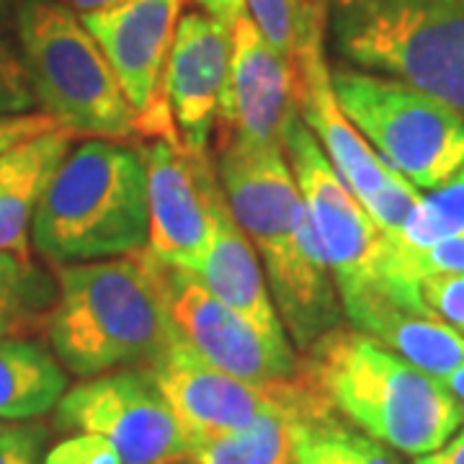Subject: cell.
Instances as JSON below:
<instances>
[{
    "label": "cell",
    "mask_w": 464,
    "mask_h": 464,
    "mask_svg": "<svg viewBox=\"0 0 464 464\" xmlns=\"http://www.w3.org/2000/svg\"><path fill=\"white\" fill-rule=\"evenodd\" d=\"M215 170L235 222L261 253L284 331L304 351L341 325L343 304L286 152L222 145Z\"/></svg>",
    "instance_id": "6da1fadb"
},
{
    "label": "cell",
    "mask_w": 464,
    "mask_h": 464,
    "mask_svg": "<svg viewBox=\"0 0 464 464\" xmlns=\"http://www.w3.org/2000/svg\"><path fill=\"white\" fill-rule=\"evenodd\" d=\"M299 372L351 426L411 457L441 449L464 426V402L444 382L356 328L320 335Z\"/></svg>",
    "instance_id": "7a4b0ae2"
},
{
    "label": "cell",
    "mask_w": 464,
    "mask_h": 464,
    "mask_svg": "<svg viewBox=\"0 0 464 464\" xmlns=\"http://www.w3.org/2000/svg\"><path fill=\"white\" fill-rule=\"evenodd\" d=\"M47 317L54 356L78 377L152 364L176 338L148 250L114 261L57 266Z\"/></svg>",
    "instance_id": "3957f363"
},
{
    "label": "cell",
    "mask_w": 464,
    "mask_h": 464,
    "mask_svg": "<svg viewBox=\"0 0 464 464\" xmlns=\"http://www.w3.org/2000/svg\"><path fill=\"white\" fill-rule=\"evenodd\" d=\"M148 170L140 148L88 140L70 150L32 219V243L52 264L121 258L148 246Z\"/></svg>",
    "instance_id": "277c9868"
},
{
    "label": "cell",
    "mask_w": 464,
    "mask_h": 464,
    "mask_svg": "<svg viewBox=\"0 0 464 464\" xmlns=\"http://www.w3.org/2000/svg\"><path fill=\"white\" fill-rule=\"evenodd\" d=\"M18 52L36 103L67 132L124 142L134 109L99 42L81 16L57 0H21Z\"/></svg>",
    "instance_id": "5b68a950"
},
{
    "label": "cell",
    "mask_w": 464,
    "mask_h": 464,
    "mask_svg": "<svg viewBox=\"0 0 464 464\" xmlns=\"http://www.w3.org/2000/svg\"><path fill=\"white\" fill-rule=\"evenodd\" d=\"M335 47L464 116V0H362L335 5Z\"/></svg>",
    "instance_id": "8992f818"
},
{
    "label": "cell",
    "mask_w": 464,
    "mask_h": 464,
    "mask_svg": "<svg viewBox=\"0 0 464 464\" xmlns=\"http://www.w3.org/2000/svg\"><path fill=\"white\" fill-rule=\"evenodd\" d=\"M338 106L387 166L431 191L464 166V116L398 78L333 67Z\"/></svg>",
    "instance_id": "52a82bcc"
},
{
    "label": "cell",
    "mask_w": 464,
    "mask_h": 464,
    "mask_svg": "<svg viewBox=\"0 0 464 464\" xmlns=\"http://www.w3.org/2000/svg\"><path fill=\"white\" fill-rule=\"evenodd\" d=\"M284 152L331 266L343 313H353L372 297H395L413 307H429L423 299L405 297L392 286L387 276L390 240L341 181L297 111L284 127Z\"/></svg>",
    "instance_id": "ba28073f"
},
{
    "label": "cell",
    "mask_w": 464,
    "mask_h": 464,
    "mask_svg": "<svg viewBox=\"0 0 464 464\" xmlns=\"http://www.w3.org/2000/svg\"><path fill=\"white\" fill-rule=\"evenodd\" d=\"M145 369L186 433L188 449L207 439L240 431L274 411L297 415L302 420L335 413L302 372L266 384L246 382L207 364L179 341V335Z\"/></svg>",
    "instance_id": "9c48e42d"
},
{
    "label": "cell",
    "mask_w": 464,
    "mask_h": 464,
    "mask_svg": "<svg viewBox=\"0 0 464 464\" xmlns=\"http://www.w3.org/2000/svg\"><path fill=\"white\" fill-rule=\"evenodd\" d=\"M297 114L315 134L331 166L374 219L384 237L398 240L408 215L420 199L413 183L382 160L362 132L338 106L331 83V67L323 54V42L310 44L297 57Z\"/></svg>",
    "instance_id": "30bf717a"
},
{
    "label": "cell",
    "mask_w": 464,
    "mask_h": 464,
    "mask_svg": "<svg viewBox=\"0 0 464 464\" xmlns=\"http://www.w3.org/2000/svg\"><path fill=\"white\" fill-rule=\"evenodd\" d=\"M63 429L103 436L121 464H183L188 439L148 369L88 377L57 402Z\"/></svg>",
    "instance_id": "8fae6325"
},
{
    "label": "cell",
    "mask_w": 464,
    "mask_h": 464,
    "mask_svg": "<svg viewBox=\"0 0 464 464\" xmlns=\"http://www.w3.org/2000/svg\"><path fill=\"white\" fill-rule=\"evenodd\" d=\"M160 289L179 341L207 364L246 382L289 380L299 372L295 348H276L212 295L199 274L158 261Z\"/></svg>",
    "instance_id": "7c38bea8"
},
{
    "label": "cell",
    "mask_w": 464,
    "mask_h": 464,
    "mask_svg": "<svg viewBox=\"0 0 464 464\" xmlns=\"http://www.w3.org/2000/svg\"><path fill=\"white\" fill-rule=\"evenodd\" d=\"M140 155L148 170V250L163 266L199 274L212 240L209 194L217 170L209 152H191L181 140H148Z\"/></svg>",
    "instance_id": "4fadbf2b"
},
{
    "label": "cell",
    "mask_w": 464,
    "mask_h": 464,
    "mask_svg": "<svg viewBox=\"0 0 464 464\" xmlns=\"http://www.w3.org/2000/svg\"><path fill=\"white\" fill-rule=\"evenodd\" d=\"M297 111V65L268 47L248 14L230 26V75L215 119V148H284Z\"/></svg>",
    "instance_id": "5bb4252c"
},
{
    "label": "cell",
    "mask_w": 464,
    "mask_h": 464,
    "mask_svg": "<svg viewBox=\"0 0 464 464\" xmlns=\"http://www.w3.org/2000/svg\"><path fill=\"white\" fill-rule=\"evenodd\" d=\"M230 75V26L191 11L179 18L160 91L179 140L191 152H209L219 101Z\"/></svg>",
    "instance_id": "9a60e30c"
},
{
    "label": "cell",
    "mask_w": 464,
    "mask_h": 464,
    "mask_svg": "<svg viewBox=\"0 0 464 464\" xmlns=\"http://www.w3.org/2000/svg\"><path fill=\"white\" fill-rule=\"evenodd\" d=\"M179 18L181 0H124L109 11L81 16L106 54L134 116L148 111L160 96Z\"/></svg>",
    "instance_id": "2e32d148"
},
{
    "label": "cell",
    "mask_w": 464,
    "mask_h": 464,
    "mask_svg": "<svg viewBox=\"0 0 464 464\" xmlns=\"http://www.w3.org/2000/svg\"><path fill=\"white\" fill-rule=\"evenodd\" d=\"M209 209H212V240L199 268V279L232 313H237L250 328L261 333L271 346L292 348L266 282L261 258L256 256L248 235L235 222L219 181L212 186Z\"/></svg>",
    "instance_id": "e0dca14e"
},
{
    "label": "cell",
    "mask_w": 464,
    "mask_h": 464,
    "mask_svg": "<svg viewBox=\"0 0 464 464\" xmlns=\"http://www.w3.org/2000/svg\"><path fill=\"white\" fill-rule=\"evenodd\" d=\"M346 317L356 331L372 335L382 346L395 351L439 382L464 366V335L444 323L431 307H413L395 297H374Z\"/></svg>",
    "instance_id": "ac0fdd59"
},
{
    "label": "cell",
    "mask_w": 464,
    "mask_h": 464,
    "mask_svg": "<svg viewBox=\"0 0 464 464\" xmlns=\"http://www.w3.org/2000/svg\"><path fill=\"white\" fill-rule=\"evenodd\" d=\"M67 392L60 359L21 335L0 338V418L32 420L50 413Z\"/></svg>",
    "instance_id": "d6986e66"
},
{
    "label": "cell",
    "mask_w": 464,
    "mask_h": 464,
    "mask_svg": "<svg viewBox=\"0 0 464 464\" xmlns=\"http://www.w3.org/2000/svg\"><path fill=\"white\" fill-rule=\"evenodd\" d=\"M75 134L65 127L32 140V152L16 176L0 186V253L32 261V219L47 183L65 160Z\"/></svg>",
    "instance_id": "ffe728a7"
},
{
    "label": "cell",
    "mask_w": 464,
    "mask_h": 464,
    "mask_svg": "<svg viewBox=\"0 0 464 464\" xmlns=\"http://www.w3.org/2000/svg\"><path fill=\"white\" fill-rule=\"evenodd\" d=\"M297 415L274 411L250 426L188 449L186 464H295L292 426Z\"/></svg>",
    "instance_id": "44dd1931"
},
{
    "label": "cell",
    "mask_w": 464,
    "mask_h": 464,
    "mask_svg": "<svg viewBox=\"0 0 464 464\" xmlns=\"http://www.w3.org/2000/svg\"><path fill=\"white\" fill-rule=\"evenodd\" d=\"M292 449L295 464H402L392 449L351 429L338 413L295 420Z\"/></svg>",
    "instance_id": "7402d4cb"
},
{
    "label": "cell",
    "mask_w": 464,
    "mask_h": 464,
    "mask_svg": "<svg viewBox=\"0 0 464 464\" xmlns=\"http://www.w3.org/2000/svg\"><path fill=\"white\" fill-rule=\"evenodd\" d=\"M57 299V279L34 261L0 253V338H14L47 325Z\"/></svg>",
    "instance_id": "603a6c76"
},
{
    "label": "cell",
    "mask_w": 464,
    "mask_h": 464,
    "mask_svg": "<svg viewBox=\"0 0 464 464\" xmlns=\"http://www.w3.org/2000/svg\"><path fill=\"white\" fill-rule=\"evenodd\" d=\"M246 11L268 47L292 63L310 44L323 42L325 5L317 0H246Z\"/></svg>",
    "instance_id": "cb8c5ba5"
},
{
    "label": "cell",
    "mask_w": 464,
    "mask_h": 464,
    "mask_svg": "<svg viewBox=\"0 0 464 464\" xmlns=\"http://www.w3.org/2000/svg\"><path fill=\"white\" fill-rule=\"evenodd\" d=\"M464 235V166L441 186L431 188L429 197H420L408 215L398 240H390L405 250H426Z\"/></svg>",
    "instance_id": "d4e9b609"
},
{
    "label": "cell",
    "mask_w": 464,
    "mask_h": 464,
    "mask_svg": "<svg viewBox=\"0 0 464 464\" xmlns=\"http://www.w3.org/2000/svg\"><path fill=\"white\" fill-rule=\"evenodd\" d=\"M431 274H464V235L426 250H405L390 243L387 276L405 295H420V279Z\"/></svg>",
    "instance_id": "484cf974"
},
{
    "label": "cell",
    "mask_w": 464,
    "mask_h": 464,
    "mask_svg": "<svg viewBox=\"0 0 464 464\" xmlns=\"http://www.w3.org/2000/svg\"><path fill=\"white\" fill-rule=\"evenodd\" d=\"M36 106L21 52L0 36V114H29Z\"/></svg>",
    "instance_id": "4316f807"
},
{
    "label": "cell",
    "mask_w": 464,
    "mask_h": 464,
    "mask_svg": "<svg viewBox=\"0 0 464 464\" xmlns=\"http://www.w3.org/2000/svg\"><path fill=\"white\" fill-rule=\"evenodd\" d=\"M420 297L436 315L464 335V274H431L420 279Z\"/></svg>",
    "instance_id": "83f0119b"
},
{
    "label": "cell",
    "mask_w": 464,
    "mask_h": 464,
    "mask_svg": "<svg viewBox=\"0 0 464 464\" xmlns=\"http://www.w3.org/2000/svg\"><path fill=\"white\" fill-rule=\"evenodd\" d=\"M44 464H121L116 449L96 433H75L47 451Z\"/></svg>",
    "instance_id": "f1b7e54d"
},
{
    "label": "cell",
    "mask_w": 464,
    "mask_h": 464,
    "mask_svg": "<svg viewBox=\"0 0 464 464\" xmlns=\"http://www.w3.org/2000/svg\"><path fill=\"white\" fill-rule=\"evenodd\" d=\"M54 130H60V124L44 111H39V114H34V111H29V114H0V155L29 142L34 137L54 132Z\"/></svg>",
    "instance_id": "f546056e"
},
{
    "label": "cell",
    "mask_w": 464,
    "mask_h": 464,
    "mask_svg": "<svg viewBox=\"0 0 464 464\" xmlns=\"http://www.w3.org/2000/svg\"><path fill=\"white\" fill-rule=\"evenodd\" d=\"M42 431L29 426L0 431V464H36Z\"/></svg>",
    "instance_id": "4dcf8cb0"
},
{
    "label": "cell",
    "mask_w": 464,
    "mask_h": 464,
    "mask_svg": "<svg viewBox=\"0 0 464 464\" xmlns=\"http://www.w3.org/2000/svg\"><path fill=\"white\" fill-rule=\"evenodd\" d=\"M186 3H191L194 8H199L201 14H207V16L222 21L225 26H232L235 18L248 14L246 11V0H186Z\"/></svg>",
    "instance_id": "1f68e13d"
},
{
    "label": "cell",
    "mask_w": 464,
    "mask_h": 464,
    "mask_svg": "<svg viewBox=\"0 0 464 464\" xmlns=\"http://www.w3.org/2000/svg\"><path fill=\"white\" fill-rule=\"evenodd\" d=\"M415 464H464V426L441 449L418 457Z\"/></svg>",
    "instance_id": "d6a6232c"
},
{
    "label": "cell",
    "mask_w": 464,
    "mask_h": 464,
    "mask_svg": "<svg viewBox=\"0 0 464 464\" xmlns=\"http://www.w3.org/2000/svg\"><path fill=\"white\" fill-rule=\"evenodd\" d=\"M29 152H32V140L0 155V186L8 181L11 176H16L18 170H21V166L26 163Z\"/></svg>",
    "instance_id": "836d02e7"
},
{
    "label": "cell",
    "mask_w": 464,
    "mask_h": 464,
    "mask_svg": "<svg viewBox=\"0 0 464 464\" xmlns=\"http://www.w3.org/2000/svg\"><path fill=\"white\" fill-rule=\"evenodd\" d=\"M57 3L67 5V8H70V11H75L78 16H83V14L109 11V8H114V5L124 3V0H57Z\"/></svg>",
    "instance_id": "e575fe53"
},
{
    "label": "cell",
    "mask_w": 464,
    "mask_h": 464,
    "mask_svg": "<svg viewBox=\"0 0 464 464\" xmlns=\"http://www.w3.org/2000/svg\"><path fill=\"white\" fill-rule=\"evenodd\" d=\"M441 382H444V387H447L454 398L462 400L464 402V366H459L457 372H451L447 380H441Z\"/></svg>",
    "instance_id": "d590c367"
},
{
    "label": "cell",
    "mask_w": 464,
    "mask_h": 464,
    "mask_svg": "<svg viewBox=\"0 0 464 464\" xmlns=\"http://www.w3.org/2000/svg\"><path fill=\"white\" fill-rule=\"evenodd\" d=\"M8 5H11V0H0V16H3L5 11H8Z\"/></svg>",
    "instance_id": "8d00e7d4"
},
{
    "label": "cell",
    "mask_w": 464,
    "mask_h": 464,
    "mask_svg": "<svg viewBox=\"0 0 464 464\" xmlns=\"http://www.w3.org/2000/svg\"><path fill=\"white\" fill-rule=\"evenodd\" d=\"M348 3H362V0H335V5H348Z\"/></svg>",
    "instance_id": "74e56055"
},
{
    "label": "cell",
    "mask_w": 464,
    "mask_h": 464,
    "mask_svg": "<svg viewBox=\"0 0 464 464\" xmlns=\"http://www.w3.org/2000/svg\"><path fill=\"white\" fill-rule=\"evenodd\" d=\"M317 3H320V5H328V0H317Z\"/></svg>",
    "instance_id": "f35d334b"
},
{
    "label": "cell",
    "mask_w": 464,
    "mask_h": 464,
    "mask_svg": "<svg viewBox=\"0 0 464 464\" xmlns=\"http://www.w3.org/2000/svg\"><path fill=\"white\" fill-rule=\"evenodd\" d=\"M183 464H186V462H183Z\"/></svg>",
    "instance_id": "ab89813d"
}]
</instances>
